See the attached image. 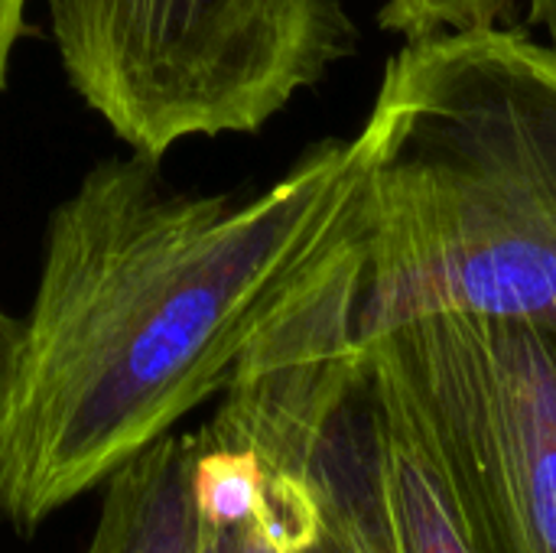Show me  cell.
<instances>
[{
  "mask_svg": "<svg viewBox=\"0 0 556 553\" xmlns=\"http://www.w3.org/2000/svg\"><path fill=\"white\" fill-rule=\"evenodd\" d=\"M199 440V553H316L306 482L222 417Z\"/></svg>",
  "mask_w": 556,
  "mask_h": 553,
  "instance_id": "obj_6",
  "label": "cell"
},
{
  "mask_svg": "<svg viewBox=\"0 0 556 553\" xmlns=\"http://www.w3.org/2000/svg\"><path fill=\"white\" fill-rule=\"evenodd\" d=\"M81 101L134 150L254 134L349 55L345 0H46Z\"/></svg>",
  "mask_w": 556,
  "mask_h": 553,
  "instance_id": "obj_3",
  "label": "cell"
},
{
  "mask_svg": "<svg viewBox=\"0 0 556 553\" xmlns=\"http://www.w3.org/2000/svg\"><path fill=\"white\" fill-rule=\"evenodd\" d=\"M199 440L169 433L104 482L81 553H199Z\"/></svg>",
  "mask_w": 556,
  "mask_h": 553,
  "instance_id": "obj_7",
  "label": "cell"
},
{
  "mask_svg": "<svg viewBox=\"0 0 556 553\" xmlns=\"http://www.w3.org/2000/svg\"><path fill=\"white\" fill-rule=\"evenodd\" d=\"M531 7V20L547 29L551 46H556V0H525Z\"/></svg>",
  "mask_w": 556,
  "mask_h": 553,
  "instance_id": "obj_10",
  "label": "cell"
},
{
  "mask_svg": "<svg viewBox=\"0 0 556 553\" xmlns=\"http://www.w3.org/2000/svg\"><path fill=\"white\" fill-rule=\"evenodd\" d=\"M525 0H381V26L404 39L502 26Z\"/></svg>",
  "mask_w": 556,
  "mask_h": 553,
  "instance_id": "obj_8",
  "label": "cell"
},
{
  "mask_svg": "<svg viewBox=\"0 0 556 553\" xmlns=\"http://www.w3.org/2000/svg\"><path fill=\"white\" fill-rule=\"evenodd\" d=\"M362 173L287 303L362 342L427 316L556 329V46L489 26L407 39Z\"/></svg>",
  "mask_w": 556,
  "mask_h": 553,
  "instance_id": "obj_2",
  "label": "cell"
},
{
  "mask_svg": "<svg viewBox=\"0 0 556 553\" xmlns=\"http://www.w3.org/2000/svg\"><path fill=\"white\" fill-rule=\"evenodd\" d=\"M352 345L407 394L476 553H556V329L427 316Z\"/></svg>",
  "mask_w": 556,
  "mask_h": 553,
  "instance_id": "obj_5",
  "label": "cell"
},
{
  "mask_svg": "<svg viewBox=\"0 0 556 553\" xmlns=\"http://www.w3.org/2000/svg\"><path fill=\"white\" fill-rule=\"evenodd\" d=\"M358 173V134L257 196L173 189L134 150L94 163L49 215L0 345V518L33 535L222 394Z\"/></svg>",
  "mask_w": 556,
  "mask_h": 553,
  "instance_id": "obj_1",
  "label": "cell"
},
{
  "mask_svg": "<svg viewBox=\"0 0 556 553\" xmlns=\"http://www.w3.org/2000/svg\"><path fill=\"white\" fill-rule=\"evenodd\" d=\"M23 16H26V0H0V91L10 75L13 46L23 33Z\"/></svg>",
  "mask_w": 556,
  "mask_h": 553,
  "instance_id": "obj_9",
  "label": "cell"
},
{
  "mask_svg": "<svg viewBox=\"0 0 556 553\" xmlns=\"http://www.w3.org/2000/svg\"><path fill=\"white\" fill-rule=\"evenodd\" d=\"M13 326H16V319H10V316H7V313L0 310V345H3L7 339H10V332H13Z\"/></svg>",
  "mask_w": 556,
  "mask_h": 553,
  "instance_id": "obj_11",
  "label": "cell"
},
{
  "mask_svg": "<svg viewBox=\"0 0 556 553\" xmlns=\"http://www.w3.org/2000/svg\"><path fill=\"white\" fill-rule=\"evenodd\" d=\"M222 394L215 417L306 482L316 553H476L407 394L368 345L270 313Z\"/></svg>",
  "mask_w": 556,
  "mask_h": 553,
  "instance_id": "obj_4",
  "label": "cell"
}]
</instances>
